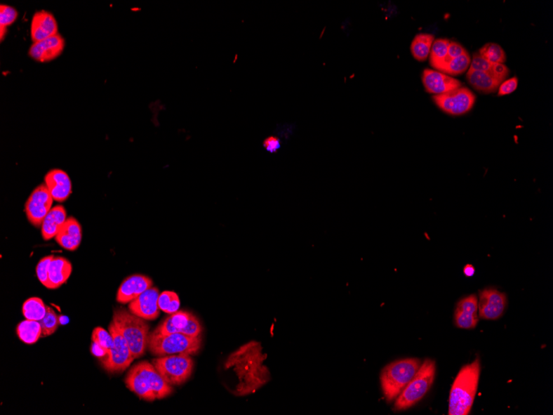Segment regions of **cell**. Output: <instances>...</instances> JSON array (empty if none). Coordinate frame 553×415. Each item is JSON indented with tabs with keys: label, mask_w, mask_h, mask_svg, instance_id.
I'll return each instance as SVG.
<instances>
[{
	"label": "cell",
	"mask_w": 553,
	"mask_h": 415,
	"mask_svg": "<svg viewBox=\"0 0 553 415\" xmlns=\"http://www.w3.org/2000/svg\"><path fill=\"white\" fill-rule=\"evenodd\" d=\"M265 359L262 345L257 342L244 345L230 355L225 367L232 369L237 377L234 395L253 394L270 381V371L265 365Z\"/></svg>",
	"instance_id": "obj_1"
},
{
	"label": "cell",
	"mask_w": 553,
	"mask_h": 415,
	"mask_svg": "<svg viewBox=\"0 0 553 415\" xmlns=\"http://www.w3.org/2000/svg\"><path fill=\"white\" fill-rule=\"evenodd\" d=\"M127 388L142 400L154 401L171 395L172 386L168 384L153 364L142 362L133 366L126 378Z\"/></svg>",
	"instance_id": "obj_2"
},
{
	"label": "cell",
	"mask_w": 553,
	"mask_h": 415,
	"mask_svg": "<svg viewBox=\"0 0 553 415\" xmlns=\"http://www.w3.org/2000/svg\"><path fill=\"white\" fill-rule=\"evenodd\" d=\"M480 374L479 359L460 369L450 392L449 415H467L471 412Z\"/></svg>",
	"instance_id": "obj_3"
},
{
	"label": "cell",
	"mask_w": 553,
	"mask_h": 415,
	"mask_svg": "<svg viewBox=\"0 0 553 415\" xmlns=\"http://www.w3.org/2000/svg\"><path fill=\"white\" fill-rule=\"evenodd\" d=\"M114 324L126 340L135 359L145 354L149 341V325L144 318L133 315L126 308H115L113 315Z\"/></svg>",
	"instance_id": "obj_4"
},
{
	"label": "cell",
	"mask_w": 553,
	"mask_h": 415,
	"mask_svg": "<svg viewBox=\"0 0 553 415\" xmlns=\"http://www.w3.org/2000/svg\"><path fill=\"white\" fill-rule=\"evenodd\" d=\"M422 365L421 360L407 358L389 364L381 372L382 392L388 402L397 399Z\"/></svg>",
	"instance_id": "obj_5"
},
{
	"label": "cell",
	"mask_w": 553,
	"mask_h": 415,
	"mask_svg": "<svg viewBox=\"0 0 553 415\" xmlns=\"http://www.w3.org/2000/svg\"><path fill=\"white\" fill-rule=\"evenodd\" d=\"M201 348V336H190L182 334H150L147 349L156 357L172 355H195Z\"/></svg>",
	"instance_id": "obj_6"
},
{
	"label": "cell",
	"mask_w": 553,
	"mask_h": 415,
	"mask_svg": "<svg viewBox=\"0 0 553 415\" xmlns=\"http://www.w3.org/2000/svg\"><path fill=\"white\" fill-rule=\"evenodd\" d=\"M435 362L431 359L425 360L416 375L396 399L395 410L402 411L418 404L430 390L435 379Z\"/></svg>",
	"instance_id": "obj_7"
},
{
	"label": "cell",
	"mask_w": 553,
	"mask_h": 415,
	"mask_svg": "<svg viewBox=\"0 0 553 415\" xmlns=\"http://www.w3.org/2000/svg\"><path fill=\"white\" fill-rule=\"evenodd\" d=\"M156 370L170 386H179L191 377L194 368L191 355L159 357L152 362Z\"/></svg>",
	"instance_id": "obj_8"
},
{
	"label": "cell",
	"mask_w": 553,
	"mask_h": 415,
	"mask_svg": "<svg viewBox=\"0 0 553 415\" xmlns=\"http://www.w3.org/2000/svg\"><path fill=\"white\" fill-rule=\"evenodd\" d=\"M109 331L113 336L114 345L106 353L104 358L101 359V365L110 374L122 373L130 367L131 363L135 361V357L126 340L124 338L113 321L110 322Z\"/></svg>",
	"instance_id": "obj_9"
},
{
	"label": "cell",
	"mask_w": 553,
	"mask_h": 415,
	"mask_svg": "<svg viewBox=\"0 0 553 415\" xmlns=\"http://www.w3.org/2000/svg\"><path fill=\"white\" fill-rule=\"evenodd\" d=\"M432 100L442 112L454 117L467 114L473 108L476 98L467 87H460L445 94L433 95Z\"/></svg>",
	"instance_id": "obj_10"
},
{
	"label": "cell",
	"mask_w": 553,
	"mask_h": 415,
	"mask_svg": "<svg viewBox=\"0 0 553 415\" xmlns=\"http://www.w3.org/2000/svg\"><path fill=\"white\" fill-rule=\"evenodd\" d=\"M53 198L45 184L36 187L25 204V212L29 223L36 228L41 227L52 209Z\"/></svg>",
	"instance_id": "obj_11"
},
{
	"label": "cell",
	"mask_w": 553,
	"mask_h": 415,
	"mask_svg": "<svg viewBox=\"0 0 553 415\" xmlns=\"http://www.w3.org/2000/svg\"><path fill=\"white\" fill-rule=\"evenodd\" d=\"M507 307L506 295L495 289H486L480 292L478 301L479 316L485 320L500 318Z\"/></svg>",
	"instance_id": "obj_12"
},
{
	"label": "cell",
	"mask_w": 553,
	"mask_h": 415,
	"mask_svg": "<svg viewBox=\"0 0 553 415\" xmlns=\"http://www.w3.org/2000/svg\"><path fill=\"white\" fill-rule=\"evenodd\" d=\"M159 291L151 287L128 304V310L145 320H155L160 315Z\"/></svg>",
	"instance_id": "obj_13"
},
{
	"label": "cell",
	"mask_w": 553,
	"mask_h": 415,
	"mask_svg": "<svg viewBox=\"0 0 553 415\" xmlns=\"http://www.w3.org/2000/svg\"><path fill=\"white\" fill-rule=\"evenodd\" d=\"M65 48V40L59 34L32 44L29 55L39 62H48L56 59Z\"/></svg>",
	"instance_id": "obj_14"
},
{
	"label": "cell",
	"mask_w": 553,
	"mask_h": 415,
	"mask_svg": "<svg viewBox=\"0 0 553 415\" xmlns=\"http://www.w3.org/2000/svg\"><path fill=\"white\" fill-rule=\"evenodd\" d=\"M422 83L428 93L437 95L445 94L462 87V83L446 74L425 69L422 73Z\"/></svg>",
	"instance_id": "obj_15"
},
{
	"label": "cell",
	"mask_w": 553,
	"mask_h": 415,
	"mask_svg": "<svg viewBox=\"0 0 553 415\" xmlns=\"http://www.w3.org/2000/svg\"><path fill=\"white\" fill-rule=\"evenodd\" d=\"M30 34L31 39L34 43H38L58 34L56 18L48 11L36 12L32 18Z\"/></svg>",
	"instance_id": "obj_16"
},
{
	"label": "cell",
	"mask_w": 553,
	"mask_h": 415,
	"mask_svg": "<svg viewBox=\"0 0 553 415\" xmlns=\"http://www.w3.org/2000/svg\"><path fill=\"white\" fill-rule=\"evenodd\" d=\"M153 281L149 277L135 275L128 277L119 287L117 293V301L119 303H130L140 295L150 289Z\"/></svg>",
	"instance_id": "obj_17"
},
{
	"label": "cell",
	"mask_w": 553,
	"mask_h": 415,
	"mask_svg": "<svg viewBox=\"0 0 553 415\" xmlns=\"http://www.w3.org/2000/svg\"><path fill=\"white\" fill-rule=\"evenodd\" d=\"M47 186L53 200L59 202L66 201L72 192V184L68 174L61 169L51 170L45 176Z\"/></svg>",
	"instance_id": "obj_18"
},
{
	"label": "cell",
	"mask_w": 553,
	"mask_h": 415,
	"mask_svg": "<svg viewBox=\"0 0 553 415\" xmlns=\"http://www.w3.org/2000/svg\"><path fill=\"white\" fill-rule=\"evenodd\" d=\"M478 298L472 294L462 299L456 306L455 324L459 329H473L478 324Z\"/></svg>",
	"instance_id": "obj_19"
},
{
	"label": "cell",
	"mask_w": 553,
	"mask_h": 415,
	"mask_svg": "<svg viewBox=\"0 0 553 415\" xmlns=\"http://www.w3.org/2000/svg\"><path fill=\"white\" fill-rule=\"evenodd\" d=\"M82 238V230L79 223L74 218H69L62 225L55 237L56 242L67 251H76L80 246Z\"/></svg>",
	"instance_id": "obj_20"
},
{
	"label": "cell",
	"mask_w": 553,
	"mask_h": 415,
	"mask_svg": "<svg viewBox=\"0 0 553 415\" xmlns=\"http://www.w3.org/2000/svg\"><path fill=\"white\" fill-rule=\"evenodd\" d=\"M72 265L65 258L58 256L53 258L49 267L48 282L45 287L56 289L65 284L71 276Z\"/></svg>",
	"instance_id": "obj_21"
},
{
	"label": "cell",
	"mask_w": 553,
	"mask_h": 415,
	"mask_svg": "<svg viewBox=\"0 0 553 415\" xmlns=\"http://www.w3.org/2000/svg\"><path fill=\"white\" fill-rule=\"evenodd\" d=\"M67 220V212L62 206L53 207L41 224V235L45 241L56 237L59 230Z\"/></svg>",
	"instance_id": "obj_22"
},
{
	"label": "cell",
	"mask_w": 553,
	"mask_h": 415,
	"mask_svg": "<svg viewBox=\"0 0 553 415\" xmlns=\"http://www.w3.org/2000/svg\"><path fill=\"white\" fill-rule=\"evenodd\" d=\"M467 79L474 89L485 94L495 93L503 82L490 73L472 69H468Z\"/></svg>",
	"instance_id": "obj_23"
},
{
	"label": "cell",
	"mask_w": 553,
	"mask_h": 415,
	"mask_svg": "<svg viewBox=\"0 0 553 415\" xmlns=\"http://www.w3.org/2000/svg\"><path fill=\"white\" fill-rule=\"evenodd\" d=\"M193 315L190 312L185 311H178L169 317L161 324L153 333L156 334H182L184 330L186 329L189 322Z\"/></svg>",
	"instance_id": "obj_24"
},
{
	"label": "cell",
	"mask_w": 553,
	"mask_h": 415,
	"mask_svg": "<svg viewBox=\"0 0 553 415\" xmlns=\"http://www.w3.org/2000/svg\"><path fill=\"white\" fill-rule=\"evenodd\" d=\"M469 69L474 71L484 72L491 74L502 81H505L509 71L505 64L492 63L481 56L479 53L474 54L471 66Z\"/></svg>",
	"instance_id": "obj_25"
},
{
	"label": "cell",
	"mask_w": 553,
	"mask_h": 415,
	"mask_svg": "<svg viewBox=\"0 0 553 415\" xmlns=\"http://www.w3.org/2000/svg\"><path fill=\"white\" fill-rule=\"evenodd\" d=\"M434 36L428 34H420L415 36L411 44V53L418 62H425L430 55Z\"/></svg>",
	"instance_id": "obj_26"
},
{
	"label": "cell",
	"mask_w": 553,
	"mask_h": 415,
	"mask_svg": "<svg viewBox=\"0 0 553 415\" xmlns=\"http://www.w3.org/2000/svg\"><path fill=\"white\" fill-rule=\"evenodd\" d=\"M451 41L446 39H439L433 41L429 55L430 64L439 72L448 62V48Z\"/></svg>",
	"instance_id": "obj_27"
},
{
	"label": "cell",
	"mask_w": 553,
	"mask_h": 415,
	"mask_svg": "<svg viewBox=\"0 0 553 415\" xmlns=\"http://www.w3.org/2000/svg\"><path fill=\"white\" fill-rule=\"evenodd\" d=\"M17 334L22 342L34 344L41 336V327L39 321L25 320L17 327Z\"/></svg>",
	"instance_id": "obj_28"
},
{
	"label": "cell",
	"mask_w": 553,
	"mask_h": 415,
	"mask_svg": "<svg viewBox=\"0 0 553 415\" xmlns=\"http://www.w3.org/2000/svg\"><path fill=\"white\" fill-rule=\"evenodd\" d=\"M471 56H469L467 51V52L460 55V57L450 60L441 68L439 72L450 77L462 75V74L468 70L469 66H471Z\"/></svg>",
	"instance_id": "obj_29"
},
{
	"label": "cell",
	"mask_w": 553,
	"mask_h": 415,
	"mask_svg": "<svg viewBox=\"0 0 553 415\" xmlns=\"http://www.w3.org/2000/svg\"><path fill=\"white\" fill-rule=\"evenodd\" d=\"M47 312V306L39 298L27 299L22 305V315L27 320L41 321Z\"/></svg>",
	"instance_id": "obj_30"
},
{
	"label": "cell",
	"mask_w": 553,
	"mask_h": 415,
	"mask_svg": "<svg viewBox=\"0 0 553 415\" xmlns=\"http://www.w3.org/2000/svg\"><path fill=\"white\" fill-rule=\"evenodd\" d=\"M478 53L487 61L492 63L505 64L506 62L505 50L496 44H486L483 46Z\"/></svg>",
	"instance_id": "obj_31"
},
{
	"label": "cell",
	"mask_w": 553,
	"mask_h": 415,
	"mask_svg": "<svg viewBox=\"0 0 553 415\" xmlns=\"http://www.w3.org/2000/svg\"><path fill=\"white\" fill-rule=\"evenodd\" d=\"M159 306L160 310L168 315H173L178 311L180 308V299L176 293L165 291L159 295Z\"/></svg>",
	"instance_id": "obj_32"
},
{
	"label": "cell",
	"mask_w": 553,
	"mask_h": 415,
	"mask_svg": "<svg viewBox=\"0 0 553 415\" xmlns=\"http://www.w3.org/2000/svg\"><path fill=\"white\" fill-rule=\"evenodd\" d=\"M41 327V338H46L55 334L59 327V318L52 308L47 307L45 317L39 321Z\"/></svg>",
	"instance_id": "obj_33"
},
{
	"label": "cell",
	"mask_w": 553,
	"mask_h": 415,
	"mask_svg": "<svg viewBox=\"0 0 553 415\" xmlns=\"http://www.w3.org/2000/svg\"><path fill=\"white\" fill-rule=\"evenodd\" d=\"M92 341H93L96 347L103 350L105 355L114 345L112 335L110 334L109 331L108 333L107 331H105L100 327H95L94 329L93 333H92Z\"/></svg>",
	"instance_id": "obj_34"
},
{
	"label": "cell",
	"mask_w": 553,
	"mask_h": 415,
	"mask_svg": "<svg viewBox=\"0 0 553 415\" xmlns=\"http://www.w3.org/2000/svg\"><path fill=\"white\" fill-rule=\"evenodd\" d=\"M18 11L6 4L0 6V27H7L15 22L18 18Z\"/></svg>",
	"instance_id": "obj_35"
},
{
	"label": "cell",
	"mask_w": 553,
	"mask_h": 415,
	"mask_svg": "<svg viewBox=\"0 0 553 415\" xmlns=\"http://www.w3.org/2000/svg\"><path fill=\"white\" fill-rule=\"evenodd\" d=\"M53 258V256H46L43 258V259L39 261L38 265H36V276H38L40 282L44 286L48 282L49 267Z\"/></svg>",
	"instance_id": "obj_36"
},
{
	"label": "cell",
	"mask_w": 553,
	"mask_h": 415,
	"mask_svg": "<svg viewBox=\"0 0 553 415\" xmlns=\"http://www.w3.org/2000/svg\"><path fill=\"white\" fill-rule=\"evenodd\" d=\"M518 78L513 77L501 83L498 89V95L503 96L513 93L518 87Z\"/></svg>",
	"instance_id": "obj_37"
},
{
	"label": "cell",
	"mask_w": 553,
	"mask_h": 415,
	"mask_svg": "<svg viewBox=\"0 0 553 415\" xmlns=\"http://www.w3.org/2000/svg\"><path fill=\"white\" fill-rule=\"evenodd\" d=\"M465 52H467V50H465L462 45L455 43V41H451L448 48V62L451 59L460 57V55H462Z\"/></svg>",
	"instance_id": "obj_38"
},
{
	"label": "cell",
	"mask_w": 553,
	"mask_h": 415,
	"mask_svg": "<svg viewBox=\"0 0 553 415\" xmlns=\"http://www.w3.org/2000/svg\"><path fill=\"white\" fill-rule=\"evenodd\" d=\"M264 147L270 153H275L281 147L280 141L278 138L274 136L267 138L264 141Z\"/></svg>",
	"instance_id": "obj_39"
},
{
	"label": "cell",
	"mask_w": 553,
	"mask_h": 415,
	"mask_svg": "<svg viewBox=\"0 0 553 415\" xmlns=\"http://www.w3.org/2000/svg\"><path fill=\"white\" fill-rule=\"evenodd\" d=\"M464 272H465V275L472 276L474 273V267L472 266V265L465 266Z\"/></svg>",
	"instance_id": "obj_40"
},
{
	"label": "cell",
	"mask_w": 553,
	"mask_h": 415,
	"mask_svg": "<svg viewBox=\"0 0 553 415\" xmlns=\"http://www.w3.org/2000/svg\"><path fill=\"white\" fill-rule=\"evenodd\" d=\"M7 27H0V37H1V41L4 40V36L6 35Z\"/></svg>",
	"instance_id": "obj_41"
}]
</instances>
